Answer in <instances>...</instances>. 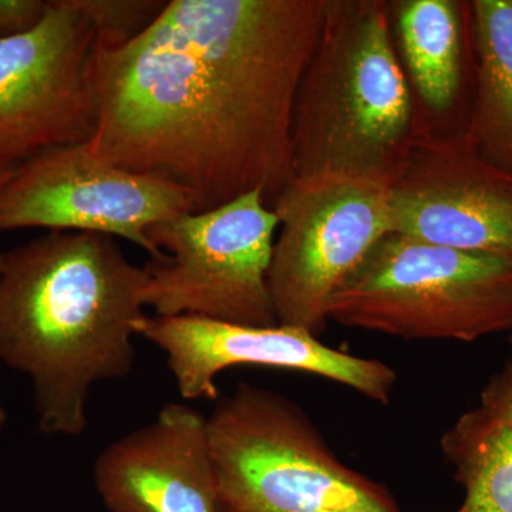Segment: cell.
Masks as SVG:
<instances>
[{
	"mask_svg": "<svg viewBox=\"0 0 512 512\" xmlns=\"http://www.w3.org/2000/svg\"><path fill=\"white\" fill-rule=\"evenodd\" d=\"M326 0H170L119 49L94 45V156L180 187L192 212L293 180L292 113Z\"/></svg>",
	"mask_w": 512,
	"mask_h": 512,
	"instance_id": "1",
	"label": "cell"
},
{
	"mask_svg": "<svg viewBox=\"0 0 512 512\" xmlns=\"http://www.w3.org/2000/svg\"><path fill=\"white\" fill-rule=\"evenodd\" d=\"M146 284L109 235L50 231L6 252L0 362L29 377L43 433L82 436L93 387L133 372Z\"/></svg>",
	"mask_w": 512,
	"mask_h": 512,
	"instance_id": "2",
	"label": "cell"
},
{
	"mask_svg": "<svg viewBox=\"0 0 512 512\" xmlns=\"http://www.w3.org/2000/svg\"><path fill=\"white\" fill-rule=\"evenodd\" d=\"M421 128L386 0H326L292 113L293 178L389 185Z\"/></svg>",
	"mask_w": 512,
	"mask_h": 512,
	"instance_id": "3",
	"label": "cell"
},
{
	"mask_svg": "<svg viewBox=\"0 0 512 512\" xmlns=\"http://www.w3.org/2000/svg\"><path fill=\"white\" fill-rule=\"evenodd\" d=\"M221 512H402L285 394L239 383L207 417Z\"/></svg>",
	"mask_w": 512,
	"mask_h": 512,
	"instance_id": "4",
	"label": "cell"
},
{
	"mask_svg": "<svg viewBox=\"0 0 512 512\" xmlns=\"http://www.w3.org/2000/svg\"><path fill=\"white\" fill-rule=\"evenodd\" d=\"M346 328L474 342L512 332V256L387 234L329 303Z\"/></svg>",
	"mask_w": 512,
	"mask_h": 512,
	"instance_id": "5",
	"label": "cell"
},
{
	"mask_svg": "<svg viewBox=\"0 0 512 512\" xmlns=\"http://www.w3.org/2000/svg\"><path fill=\"white\" fill-rule=\"evenodd\" d=\"M279 220L259 191L153 225L144 305L156 316L248 326L278 323L268 274Z\"/></svg>",
	"mask_w": 512,
	"mask_h": 512,
	"instance_id": "6",
	"label": "cell"
},
{
	"mask_svg": "<svg viewBox=\"0 0 512 512\" xmlns=\"http://www.w3.org/2000/svg\"><path fill=\"white\" fill-rule=\"evenodd\" d=\"M272 210L279 228L268 284L276 320L319 336L328 325L333 295L393 232L387 185L293 178Z\"/></svg>",
	"mask_w": 512,
	"mask_h": 512,
	"instance_id": "7",
	"label": "cell"
},
{
	"mask_svg": "<svg viewBox=\"0 0 512 512\" xmlns=\"http://www.w3.org/2000/svg\"><path fill=\"white\" fill-rule=\"evenodd\" d=\"M94 37L76 0H49L35 30L0 39V168L93 140Z\"/></svg>",
	"mask_w": 512,
	"mask_h": 512,
	"instance_id": "8",
	"label": "cell"
},
{
	"mask_svg": "<svg viewBox=\"0 0 512 512\" xmlns=\"http://www.w3.org/2000/svg\"><path fill=\"white\" fill-rule=\"evenodd\" d=\"M185 212L192 202L180 187L107 163L87 144L29 158L0 188V232H94L133 242L151 259L161 254L148 229Z\"/></svg>",
	"mask_w": 512,
	"mask_h": 512,
	"instance_id": "9",
	"label": "cell"
},
{
	"mask_svg": "<svg viewBox=\"0 0 512 512\" xmlns=\"http://www.w3.org/2000/svg\"><path fill=\"white\" fill-rule=\"evenodd\" d=\"M136 333L165 355L184 400H218L217 377L235 366L308 373L387 404L396 372L377 359L350 355L292 326H248L198 316L144 315Z\"/></svg>",
	"mask_w": 512,
	"mask_h": 512,
	"instance_id": "10",
	"label": "cell"
},
{
	"mask_svg": "<svg viewBox=\"0 0 512 512\" xmlns=\"http://www.w3.org/2000/svg\"><path fill=\"white\" fill-rule=\"evenodd\" d=\"M387 191L394 234L512 256V174L484 160L463 130L421 126Z\"/></svg>",
	"mask_w": 512,
	"mask_h": 512,
	"instance_id": "11",
	"label": "cell"
},
{
	"mask_svg": "<svg viewBox=\"0 0 512 512\" xmlns=\"http://www.w3.org/2000/svg\"><path fill=\"white\" fill-rule=\"evenodd\" d=\"M93 483L110 512H221L207 416L165 404L100 451Z\"/></svg>",
	"mask_w": 512,
	"mask_h": 512,
	"instance_id": "12",
	"label": "cell"
},
{
	"mask_svg": "<svg viewBox=\"0 0 512 512\" xmlns=\"http://www.w3.org/2000/svg\"><path fill=\"white\" fill-rule=\"evenodd\" d=\"M468 3L393 0L397 55L409 80L421 126L437 131L463 90Z\"/></svg>",
	"mask_w": 512,
	"mask_h": 512,
	"instance_id": "13",
	"label": "cell"
},
{
	"mask_svg": "<svg viewBox=\"0 0 512 512\" xmlns=\"http://www.w3.org/2000/svg\"><path fill=\"white\" fill-rule=\"evenodd\" d=\"M441 448L464 491L456 512H512V359L444 433Z\"/></svg>",
	"mask_w": 512,
	"mask_h": 512,
	"instance_id": "14",
	"label": "cell"
},
{
	"mask_svg": "<svg viewBox=\"0 0 512 512\" xmlns=\"http://www.w3.org/2000/svg\"><path fill=\"white\" fill-rule=\"evenodd\" d=\"M476 97L463 133L488 163L512 174V0L468 3Z\"/></svg>",
	"mask_w": 512,
	"mask_h": 512,
	"instance_id": "15",
	"label": "cell"
},
{
	"mask_svg": "<svg viewBox=\"0 0 512 512\" xmlns=\"http://www.w3.org/2000/svg\"><path fill=\"white\" fill-rule=\"evenodd\" d=\"M94 29V45L119 49L140 36L163 12L165 0H76Z\"/></svg>",
	"mask_w": 512,
	"mask_h": 512,
	"instance_id": "16",
	"label": "cell"
},
{
	"mask_svg": "<svg viewBox=\"0 0 512 512\" xmlns=\"http://www.w3.org/2000/svg\"><path fill=\"white\" fill-rule=\"evenodd\" d=\"M49 0H0V39L32 32L45 19Z\"/></svg>",
	"mask_w": 512,
	"mask_h": 512,
	"instance_id": "17",
	"label": "cell"
},
{
	"mask_svg": "<svg viewBox=\"0 0 512 512\" xmlns=\"http://www.w3.org/2000/svg\"><path fill=\"white\" fill-rule=\"evenodd\" d=\"M13 170H15V168H0V188H2V185L9 180V177L10 175H12ZM3 265H5V254H3V252H0V272H2Z\"/></svg>",
	"mask_w": 512,
	"mask_h": 512,
	"instance_id": "18",
	"label": "cell"
},
{
	"mask_svg": "<svg viewBox=\"0 0 512 512\" xmlns=\"http://www.w3.org/2000/svg\"><path fill=\"white\" fill-rule=\"evenodd\" d=\"M6 420H8V416H6L5 409H3L2 403H0V430L5 426Z\"/></svg>",
	"mask_w": 512,
	"mask_h": 512,
	"instance_id": "19",
	"label": "cell"
},
{
	"mask_svg": "<svg viewBox=\"0 0 512 512\" xmlns=\"http://www.w3.org/2000/svg\"><path fill=\"white\" fill-rule=\"evenodd\" d=\"M511 343H512V332L510 333Z\"/></svg>",
	"mask_w": 512,
	"mask_h": 512,
	"instance_id": "20",
	"label": "cell"
}]
</instances>
